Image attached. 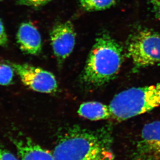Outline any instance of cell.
Returning a JSON list of instances; mask_svg holds the SVG:
<instances>
[{"mask_svg":"<svg viewBox=\"0 0 160 160\" xmlns=\"http://www.w3.org/2000/svg\"><path fill=\"white\" fill-rule=\"evenodd\" d=\"M156 17L160 20V0H146Z\"/></svg>","mask_w":160,"mask_h":160,"instance_id":"cell-14","label":"cell"},{"mask_svg":"<svg viewBox=\"0 0 160 160\" xmlns=\"http://www.w3.org/2000/svg\"><path fill=\"white\" fill-rule=\"evenodd\" d=\"M123 61L121 46L108 34L97 38L82 74V82L87 86L97 88L114 78Z\"/></svg>","mask_w":160,"mask_h":160,"instance_id":"cell-2","label":"cell"},{"mask_svg":"<svg viewBox=\"0 0 160 160\" xmlns=\"http://www.w3.org/2000/svg\"><path fill=\"white\" fill-rule=\"evenodd\" d=\"M20 160H54L53 154L29 138L13 141Z\"/></svg>","mask_w":160,"mask_h":160,"instance_id":"cell-9","label":"cell"},{"mask_svg":"<svg viewBox=\"0 0 160 160\" xmlns=\"http://www.w3.org/2000/svg\"><path fill=\"white\" fill-rule=\"evenodd\" d=\"M8 36L3 26V22L0 19V46H5L8 44Z\"/></svg>","mask_w":160,"mask_h":160,"instance_id":"cell-16","label":"cell"},{"mask_svg":"<svg viewBox=\"0 0 160 160\" xmlns=\"http://www.w3.org/2000/svg\"><path fill=\"white\" fill-rule=\"evenodd\" d=\"M17 42L22 52L31 55H38L42 50V38L39 31L30 22L20 25L17 34Z\"/></svg>","mask_w":160,"mask_h":160,"instance_id":"cell-8","label":"cell"},{"mask_svg":"<svg viewBox=\"0 0 160 160\" xmlns=\"http://www.w3.org/2000/svg\"><path fill=\"white\" fill-rule=\"evenodd\" d=\"M54 56L60 64L71 54L76 41V33L71 21L55 24L50 34Z\"/></svg>","mask_w":160,"mask_h":160,"instance_id":"cell-7","label":"cell"},{"mask_svg":"<svg viewBox=\"0 0 160 160\" xmlns=\"http://www.w3.org/2000/svg\"><path fill=\"white\" fill-rule=\"evenodd\" d=\"M112 137L107 128L70 129L54 148V160H113Z\"/></svg>","mask_w":160,"mask_h":160,"instance_id":"cell-1","label":"cell"},{"mask_svg":"<svg viewBox=\"0 0 160 160\" xmlns=\"http://www.w3.org/2000/svg\"><path fill=\"white\" fill-rule=\"evenodd\" d=\"M0 160H20L12 153L0 146Z\"/></svg>","mask_w":160,"mask_h":160,"instance_id":"cell-15","label":"cell"},{"mask_svg":"<svg viewBox=\"0 0 160 160\" xmlns=\"http://www.w3.org/2000/svg\"><path fill=\"white\" fill-rule=\"evenodd\" d=\"M52 0H17L18 3L25 6L38 8L44 6Z\"/></svg>","mask_w":160,"mask_h":160,"instance_id":"cell-13","label":"cell"},{"mask_svg":"<svg viewBox=\"0 0 160 160\" xmlns=\"http://www.w3.org/2000/svg\"><path fill=\"white\" fill-rule=\"evenodd\" d=\"M112 118L124 121L160 106V82L125 90L115 95L109 105Z\"/></svg>","mask_w":160,"mask_h":160,"instance_id":"cell-3","label":"cell"},{"mask_svg":"<svg viewBox=\"0 0 160 160\" xmlns=\"http://www.w3.org/2000/svg\"><path fill=\"white\" fill-rule=\"evenodd\" d=\"M133 160H160V121L145 124L132 155Z\"/></svg>","mask_w":160,"mask_h":160,"instance_id":"cell-6","label":"cell"},{"mask_svg":"<svg viewBox=\"0 0 160 160\" xmlns=\"http://www.w3.org/2000/svg\"><path fill=\"white\" fill-rule=\"evenodd\" d=\"M78 113L82 117L93 121L112 118L109 106L98 102H88L82 104Z\"/></svg>","mask_w":160,"mask_h":160,"instance_id":"cell-10","label":"cell"},{"mask_svg":"<svg viewBox=\"0 0 160 160\" xmlns=\"http://www.w3.org/2000/svg\"><path fill=\"white\" fill-rule=\"evenodd\" d=\"M24 85L37 92L51 93L58 88L56 77L52 72L28 64L11 63Z\"/></svg>","mask_w":160,"mask_h":160,"instance_id":"cell-5","label":"cell"},{"mask_svg":"<svg viewBox=\"0 0 160 160\" xmlns=\"http://www.w3.org/2000/svg\"><path fill=\"white\" fill-rule=\"evenodd\" d=\"M117 0H79L82 9L87 12L103 11L116 4Z\"/></svg>","mask_w":160,"mask_h":160,"instance_id":"cell-11","label":"cell"},{"mask_svg":"<svg viewBox=\"0 0 160 160\" xmlns=\"http://www.w3.org/2000/svg\"><path fill=\"white\" fill-rule=\"evenodd\" d=\"M14 68L11 65L0 64V85L8 86L12 83Z\"/></svg>","mask_w":160,"mask_h":160,"instance_id":"cell-12","label":"cell"},{"mask_svg":"<svg viewBox=\"0 0 160 160\" xmlns=\"http://www.w3.org/2000/svg\"><path fill=\"white\" fill-rule=\"evenodd\" d=\"M127 51L135 70L160 63V34L148 29L138 31L128 40Z\"/></svg>","mask_w":160,"mask_h":160,"instance_id":"cell-4","label":"cell"}]
</instances>
